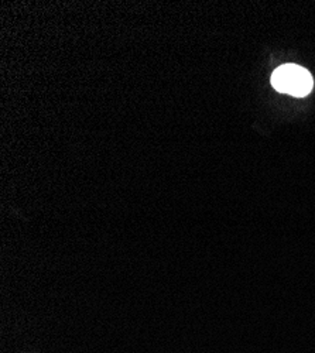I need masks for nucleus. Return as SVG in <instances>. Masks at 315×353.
I'll return each instance as SVG.
<instances>
[{"mask_svg": "<svg viewBox=\"0 0 315 353\" xmlns=\"http://www.w3.org/2000/svg\"><path fill=\"white\" fill-rule=\"evenodd\" d=\"M272 83L278 92L297 98L308 95L314 86L311 74L305 68L293 64L277 68L272 75Z\"/></svg>", "mask_w": 315, "mask_h": 353, "instance_id": "obj_1", "label": "nucleus"}]
</instances>
